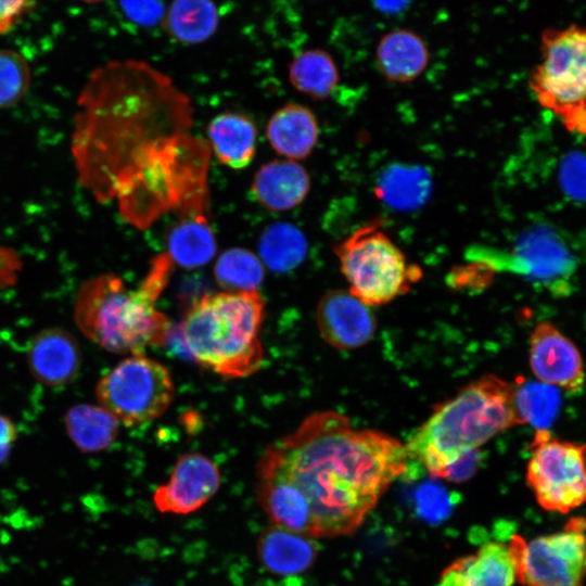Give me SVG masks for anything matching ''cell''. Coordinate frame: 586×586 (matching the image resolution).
<instances>
[{
	"instance_id": "obj_1",
	"label": "cell",
	"mask_w": 586,
	"mask_h": 586,
	"mask_svg": "<svg viewBox=\"0 0 586 586\" xmlns=\"http://www.w3.org/2000/svg\"><path fill=\"white\" fill-rule=\"evenodd\" d=\"M190 98L139 60L97 67L77 98L71 154L99 203L144 230L163 215H208L211 148L192 133Z\"/></svg>"
},
{
	"instance_id": "obj_2",
	"label": "cell",
	"mask_w": 586,
	"mask_h": 586,
	"mask_svg": "<svg viewBox=\"0 0 586 586\" xmlns=\"http://www.w3.org/2000/svg\"><path fill=\"white\" fill-rule=\"evenodd\" d=\"M406 446L375 430H356L335 411L308 416L271 443L256 468L294 486L308 504L313 538L353 533L392 482L407 472Z\"/></svg>"
},
{
	"instance_id": "obj_3",
	"label": "cell",
	"mask_w": 586,
	"mask_h": 586,
	"mask_svg": "<svg viewBox=\"0 0 586 586\" xmlns=\"http://www.w3.org/2000/svg\"><path fill=\"white\" fill-rule=\"evenodd\" d=\"M174 265L166 252L154 256L135 289H128L115 273H101L84 282L74 306L78 329L114 354L138 355L148 346L165 343L170 324L155 303L169 282Z\"/></svg>"
},
{
	"instance_id": "obj_4",
	"label": "cell",
	"mask_w": 586,
	"mask_h": 586,
	"mask_svg": "<svg viewBox=\"0 0 586 586\" xmlns=\"http://www.w3.org/2000/svg\"><path fill=\"white\" fill-rule=\"evenodd\" d=\"M518 424L514 384L485 375L435 409L406 445L408 458L440 479L464 454Z\"/></svg>"
},
{
	"instance_id": "obj_5",
	"label": "cell",
	"mask_w": 586,
	"mask_h": 586,
	"mask_svg": "<svg viewBox=\"0 0 586 586\" xmlns=\"http://www.w3.org/2000/svg\"><path fill=\"white\" fill-rule=\"evenodd\" d=\"M264 317L258 291L205 294L186 315L183 340L200 366L226 379L245 378L264 359L258 337Z\"/></svg>"
},
{
	"instance_id": "obj_6",
	"label": "cell",
	"mask_w": 586,
	"mask_h": 586,
	"mask_svg": "<svg viewBox=\"0 0 586 586\" xmlns=\"http://www.w3.org/2000/svg\"><path fill=\"white\" fill-rule=\"evenodd\" d=\"M540 53L531 69L530 89L568 130L586 135V25L545 28Z\"/></svg>"
},
{
	"instance_id": "obj_7",
	"label": "cell",
	"mask_w": 586,
	"mask_h": 586,
	"mask_svg": "<svg viewBox=\"0 0 586 586\" xmlns=\"http://www.w3.org/2000/svg\"><path fill=\"white\" fill-rule=\"evenodd\" d=\"M381 226V219H373L333 247L351 294L368 306L390 303L421 276Z\"/></svg>"
},
{
	"instance_id": "obj_8",
	"label": "cell",
	"mask_w": 586,
	"mask_h": 586,
	"mask_svg": "<svg viewBox=\"0 0 586 586\" xmlns=\"http://www.w3.org/2000/svg\"><path fill=\"white\" fill-rule=\"evenodd\" d=\"M174 395L168 369L143 354L131 355L118 362L95 386L99 405L126 426L161 417Z\"/></svg>"
},
{
	"instance_id": "obj_9",
	"label": "cell",
	"mask_w": 586,
	"mask_h": 586,
	"mask_svg": "<svg viewBox=\"0 0 586 586\" xmlns=\"http://www.w3.org/2000/svg\"><path fill=\"white\" fill-rule=\"evenodd\" d=\"M470 258L495 270H507L527 278L553 296L572 292L576 258L561 234L549 224L524 229L511 251L472 250Z\"/></svg>"
},
{
	"instance_id": "obj_10",
	"label": "cell",
	"mask_w": 586,
	"mask_h": 586,
	"mask_svg": "<svg viewBox=\"0 0 586 586\" xmlns=\"http://www.w3.org/2000/svg\"><path fill=\"white\" fill-rule=\"evenodd\" d=\"M528 449L526 482L543 509L569 513L586 502V444L536 430Z\"/></svg>"
},
{
	"instance_id": "obj_11",
	"label": "cell",
	"mask_w": 586,
	"mask_h": 586,
	"mask_svg": "<svg viewBox=\"0 0 586 586\" xmlns=\"http://www.w3.org/2000/svg\"><path fill=\"white\" fill-rule=\"evenodd\" d=\"M518 582L525 586H584L586 581V519L573 517L556 533L530 542L513 534Z\"/></svg>"
},
{
	"instance_id": "obj_12",
	"label": "cell",
	"mask_w": 586,
	"mask_h": 586,
	"mask_svg": "<svg viewBox=\"0 0 586 586\" xmlns=\"http://www.w3.org/2000/svg\"><path fill=\"white\" fill-rule=\"evenodd\" d=\"M221 484L217 466L205 455L188 453L178 458L168 481L152 495L161 513L188 515L204 507Z\"/></svg>"
},
{
	"instance_id": "obj_13",
	"label": "cell",
	"mask_w": 586,
	"mask_h": 586,
	"mask_svg": "<svg viewBox=\"0 0 586 586\" xmlns=\"http://www.w3.org/2000/svg\"><path fill=\"white\" fill-rule=\"evenodd\" d=\"M530 366L544 383L578 392L585 382L582 356L575 344L552 323H538L530 336Z\"/></svg>"
},
{
	"instance_id": "obj_14",
	"label": "cell",
	"mask_w": 586,
	"mask_h": 586,
	"mask_svg": "<svg viewBox=\"0 0 586 586\" xmlns=\"http://www.w3.org/2000/svg\"><path fill=\"white\" fill-rule=\"evenodd\" d=\"M322 339L340 349H353L373 337L377 321L369 306L345 290L326 293L317 307Z\"/></svg>"
},
{
	"instance_id": "obj_15",
	"label": "cell",
	"mask_w": 586,
	"mask_h": 586,
	"mask_svg": "<svg viewBox=\"0 0 586 586\" xmlns=\"http://www.w3.org/2000/svg\"><path fill=\"white\" fill-rule=\"evenodd\" d=\"M27 366L36 381L56 390L71 384L81 366V352L76 337L60 327L36 333L27 348Z\"/></svg>"
},
{
	"instance_id": "obj_16",
	"label": "cell",
	"mask_w": 586,
	"mask_h": 586,
	"mask_svg": "<svg viewBox=\"0 0 586 586\" xmlns=\"http://www.w3.org/2000/svg\"><path fill=\"white\" fill-rule=\"evenodd\" d=\"M256 202L270 212L298 206L310 190V176L297 161L273 160L262 165L252 181Z\"/></svg>"
},
{
	"instance_id": "obj_17",
	"label": "cell",
	"mask_w": 586,
	"mask_h": 586,
	"mask_svg": "<svg viewBox=\"0 0 586 586\" xmlns=\"http://www.w3.org/2000/svg\"><path fill=\"white\" fill-rule=\"evenodd\" d=\"M318 546L314 538L270 524L258 535L256 556L270 574L281 577L306 572L315 562Z\"/></svg>"
},
{
	"instance_id": "obj_18",
	"label": "cell",
	"mask_w": 586,
	"mask_h": 586,
	"mask_svg": "<svg viewBox=\"0 0 586 586\" xmlns=\"http://www.w3.org/2000/svg\"><path fill=\"white\" fill-rule=\"evenodd\" d=\"M319 125L311 110L298 103L278 109L266 126L271 148L288 160H304L311 154L319 139Z\"/></svg>"
},
{
	"instance_id": "obj_19",
	"label": "cell",
	"mask_w": 586,
	"mask_h": 586,
	"mask_svg": "<svg viewBox=\"0 0 586 586\" xmlns=\"http://www.w3.org/2000/svg\"><path fill=\"white\" fill-rule=\"evenodd\" d=\"M430 52L417 33L398 28L385 34L375 50V62L381 74L397 84L417 79L426 68Z\"/></svg>"
},
{
	"instance_id": "obj_20",
	"label": "cell",
	"mask_w": 586,
	"mask_h": 586,
	"mask_svg": "<svg viewBox=\"0 0 586 586\" xmlns=\"http://www.w3.org/2000/svg\"><path fill=\"white\" fill-rule=\"evenodd\" d=\"M432 190V176L424 166L392 163L378 177L374 194L394 211L412 212L428 202Z\"/></svg>"
},
{
	"instance_id": "obj_21",
	"label": "cell",
	"mask_w": 586,
	"mask_h": 586,
	"mask_svg": "<svg viewBox=\"0 0 586 586\" xmlns=\"http://www.w3.org/2000/svg\"><path fill=\"white\" fill-rule=\"evenodd\" d=\"M257 130L245 115L225 112L216 115L207 126V142L212 153L232 169L247 167L256 151Z\"/></svg>"
},
{
	"instance_id": "obj_22",
	"label": "cell",
	"mask_w": 586,
	"mask_h": 586,
	"mask_svg": "<svg viewBox=\"0 0 586 586\" xmlns=\"http://www.w3.org/2000/svg\"><path fill=\"white\" fill-rule=\"evenodd\" d=\"M464 586H514L518 558L512 539L487 542L479 550L456 560Z\"/></svg>"
},
{
	"instance_id": "obj_23",
	"label": "cell",
	"mask_w": 586,
	"mask_h": 586,
	"mask_svg": "<svg viewBox=\"0 0 586 586\" xmlns=\"http://www.w3.org/2000/svg\"><path fill=\"white\" fill-rule=\"evenodd\" d=\"M65 431L82 453L107 449L117 438L119 422L100 405L76 404L64 416Z\"/></svg>"
},
{
	"instance_id": "obj_24",
	"label": "cell",
	"mask_w": 586,
	"mask_h": 586,
	"mask_svg": "<svg viewBox=\"0 0 586 586\" xmlns=\"http://www.w3.org/2000/svg\"><path fill=\"white\" fill-rule=\"evenodd\" d=\"M217 252V241L204 215L180 218L167 237V251L175 265L187 269L202 267Z\"/></svg>"
},
{
	"instance_id": "obj_25",
	"label": "cell",
	"mask_w": 586,
	"mask_h": 586,
	"mask_svg": "<svg viewBox=\"0 0 586 586\" xmlns=\"http://www.w3.org/2000/svg\"><path fill=\"white\" fill-rule=\"evenodd\" d=\"M307 251L306 235L289 221L267 226L258 240V257L275 273H286L298 267Z\"/></svg>"
},
{
	"instance_id": "obj_26",
	"label": "cell",
	"mask_w": 586,
	"mask_h": 586,
	"mask_svg": "<svg viewBox=\"0 0 586 586\" xmlns=\"http://www.w3.org/2000/svg\"><path fill=\"white\" fill-rule=\"evenodd\" d=\"M289 80L301 93L315 100L329 98L340 82L333 58L322 49H310L293 59Z\"/></svg>"
},
{
	"instance_id": "obj_27",
	"label": "cell",
	"mask_w": 586,
	"mask_h": 586,
	"mask_svg": "<svg viewBox=\"0 0 586 586\" xmlns=\"http://www.w3.org/2000/svg\"><path fill=\"white\" fill-rule=\"evenodd\" d=\"M165 25L176 40L194 44L213 36L218 26V11L212 0H174Z\"/></svg>"
},
{
	"instance_id": "obj_28",
	"label": "cell",
	"mask_w": 586,
	"mask_h": 586,
	"mask_svg": "<svg viewBox=\"0 0 586 586\" xmlns=\"http://www.w3.org/2000/svg\"><path fill=\"white\" fill-rule=\"evenodd\" d=\"M561 395L556 386L544 382L518 380L514 405L521 424L536 430H549L561 408Z\"/></svg>"
},
{
	"instance_id": "obj_29",
	"label": "cell",
	"mask_w": 586,
	"mask_h": 586,
	"mask_svg": "<svg viewBox=\"0 0 586 586\" xmlns=\"http://www.w3.org/2000/svg\"><path fill=\"white\" fill-rule=\"evenodd\" d=\"M214 276L218 284L228 292L257 291L265 278V266L252 251L230 247L218 256Z\"/></svg>"
},
{
	"instance_id": "obj_30",
	"label": "cell",
	"mask_w": 586,
	"mask_h": 586,
	"mask_svg": "<svg viewBox=\"0 0 586 586\" xmlns=\"http://www.w3.org/2000/svg\"><path fill=\"white\" fill-rule=\"evenodd\" d=\"M30 81L27 61L16 51L0 50V109L18 103L27 93Z\"/></svg>"
},
{
	"instance_id": "obj_31",
	"label": "cell",
	"mask_w": 586,
	"mask_h": 586,
	"mask_svg": "<svg viewBox=\"0 0 586 586\" xmlns=\"http://www.w3.org/2000/svg\"><path fill=\"white\" fill-rule=\"evenodd\" d=\"M559 183L563 192L578 201H586V156L578 152L566 154L560 163Z\"/></svg>"
},
{
	"instance_id": "obj_32",
	"label": "cell",
	"mask_w": 586,
	"mask_h": 586,
	"mask_svg": "<svg viewBox=\"0 0 586 586\" xmlns=\"http://www.w3.org/2000/svg\"><path fill=\"white\" fill-rule=\"evenodd\" d=\"M416 506L421 517L437 522L448 515L453 498L443 487L425 483L416 493Z\"/></svg>"
},
{
	"instance_id": "obj_33",
	"label": "cell",
	"mask_w": 586,
	"mask_h": 586,
	"mask_svg": "<svg viewBox=\"0 0 586 586\" xmlns=\"http://www.w3.org/2000/svg\"><path fill=\"white\" fill-rule=\"evenodd\" d=\"M124 15L142 27H152L165 17L163 0H119Z\"/></svg>"
},
{
	"instance_id": "obj_34",
	"label": "cell",
	"mask_w": 586,
	"mask_h": 586,
	"mask_svg": "<svg viewBox=\"0 0 586 586\" xmlns=\"http://www.w3.org/2000/svg\"><path fill=\"white\" fill-rule=\"evenodd\" d=\"M480 460L481 454L479 450H471L447 467L442 472L440 479H445L447 481L457 483L464 482L475 473L480 464Z\"/></svg>"
},
{
	"instance_id": "obj_35",
	"label": "cell",
	"mask_w": 586,
	"mask_h": 586,
	"mask_svg": "<svg viewBox=\"0 0 586 586\" xmlns=\"http://www.w3.org/2000/svg\"><path fill=\"white\" fill-rule=\"evenodd\" d=\"M22 267L18 253L11 246L0 244V289L13 286Z\"/></svg>"
},
{
	"instance_id": "obj_36",
	"label": "cell",
	"mask_w": 586,
	"mask_h": 586,
	"mask_svg": "<svg viewBox=\"0 0 586 586\" xmlns=\"http://www.w3.org/2000/svg\"><path fill=\"white\" fill-rule=\"evenodd\" d=\"M27 2L28 0H0V35L12 28Z\"/></svg>"
},
{
	"instance_id": "obj_37",
	"label": "cell",
	"mask_w": 586,
	"mask_h": 586,
	"mask_svg": "<svg viewBox=\"0 0 586 586\" xmlns=\"http://www.w3.org/2000/svg\"><path fill=\"white\" fill-rule=\"evenodd\" d=\"M17 438V428L7 415L0 413V466L8 459Z\"/></svg>"
},
{
	"instance_id": "obj_38",
	"label": "cell",
	"mask_w": 586,
	"mask_h": 586,
	"mask_svg": "<svg viewBox=\"0 0 586 586\" xmlns=\"http://www.w3.org/2000/svg\"><path fill=\"white\" fill-rule=\"evenodd\" d=\"M436 586H464L456 561L443 571Z\"/></svg>"
},
{
	"instance_id": "obj_39",
	"label": "cell",
	"mask_w": 586,
	"mask_h": 586,
	"mask_svg": "<svg viewBox=\"0 0 586 586\" xmlns=\"http://www.w3.org/2000/svg\"><path fill=\"white\" fill-rule=\"evenodd\" d=\"M411 0H372L375 9L384 14H397L404 11Z\"/></svg>"
},
{
	"instance_id": "obj_40",
	"label": "cell",
	"mask_w": 586,
	"mask_h": 586,
	"mask_svg": "<svg viewBox=\"0 0 586 586\" xmlns=\"http://www.w3.org/2000/svg\"><path fill=\"white\" fill-rule=\"evenodd\" d=\"M81 1L89 2V3H95V2H100L102 0H81Z\"/></svg>"
}]
</instances>
